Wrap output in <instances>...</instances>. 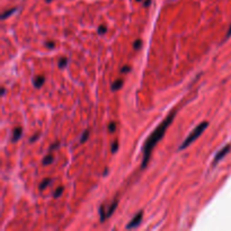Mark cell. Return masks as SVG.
<instances>
[{
	"label": "cell",
	"instance_id": "6da1fadb",
	"mask_svg": "<svg viewBox=\"0 0 231 231\" xmlns=\"http://www.w3.org/2000/svg\"><path fill=\"white\" fill-rule=\"evenodd\" d=\"M175 116H176V109H173V110L167 115V117H166L163 122L160 123V124L153 130V132L148 136V139H147L144 146H143V149H142V151H143V160H142V163H141V168L144 169V168L147 167L150 158H151L152 150L157 146V143L163 139V136L165 135L167 129L169 127V125L174 121Z\"/></svg>",
	"mask_w": 231,
	"mask_h": 231
},
{
	"label": "cell",
	"instance_id": "7a4b0ae2",
	"mask_svg": "<svg viewBox=\"0 0 231 231\" xmlns=\"http://www.w3.org/2000/svg\"><path fill=\"white\" fill-rule=\"evenodd\" d=\"M209 126V122H206V121H204V122H202V123H200L192 132L190 133V135L187 136L184 141H183V143L179 146V148H178V150H184V149H186L190 144H192L198 136L201 135L202 133L204 132V130L206 129Z\"/></svg>",
	"mask_w": 231,
	"mask_h": 231
},
{
	"label": "cell",
	"instance_id": "3957f363",
	"mask_svg": "<svg viewBox=\"0 0 231 231\" xmlns=\"http://www.w3.org/2000/svg\"><path fill=\"white\" fill-rule=\"evenodd\" d=\"M231 149V146L230 144H227L226 147H223L222 149L220 150L219 152H217V154L214 156V159H213V163H212V166L214 167V166H217V163H220L224 157H226V154H228V152L230 151Z\"/></svg>",
	"mask_w": 231,
	"mask_h": 231
},
{
	"label": "cell",
	"instance_id": "277c9868",
	"mask_svg": "<svg viewBox=\"0 0 231 231\" xmlns=\"http://www.w3.org/2000/svg\"><path fill=\"white\" fill-rule=\"evenodd\" d=\"M142 217H143V212L142 211H140L138 214H136L135 217H133L129 223H127V226H126V229H129V230H131V229H134L136 228L139 224H140V222H141V220H142Z\"/></svg>",
	"mask_w": 231,
	"mask_h": 231
},
{
	"label": "cell",
	"instance_id": "5b68a950",
	"mask_svg": "<svg viewBox=\"0 0 231 231\" xmlns=\"http://www.w3.org/2000/svg\"><path fill=\"white\" fill-rule=\"evenodd\" d=\"M117 204H119V201H117V200H114V201L112 202V204L105 210V217H106V219H108V217L114 213V211H115L116 207H117Z\"/></svg>",
	"mask_w": 231,
	"mask_h": 231
},
{
	"label": "cell",
	"instance_id": "8992f818",
	"mask_svg": "<svg viewBox=\"0 0 231 231\" xmlns=\"http://www.w3.org/2000/svg\"><path fill=\"white\" fill-rule=\"evenodd\" d=\"M44 81H45V78L43 76H37V77H35L33 79V85L36 88H41L42 86H43V83H44Z\"/></svg>",
	"mask_w": 231,
	"mask_h": 231
},
{
	"label": "cell",
	"instance_id": "52a82bcc",
	"mask_svg": "<svg viewBox=\"0 0 231 231\" xmlns=\"http://www.w3.org/2000/svg\"><path fill=\"white\" fill-rule=\"evenodd\" d=\"M22 133H23V130L22 127H16L14 129V132H13V138H12V141L13 142H16L18 141L20 138H22Z\"/></svg>",
	"mask_w": 231,
	"mask_h": 231
},
{
	"label": "cell",
	"instance_id": "ba28073f",
	"mask_svg": "<svg viewBox=\"0 0 231 231\" xmlns=\"http://www.w3.org/2000/svg\"><path fill=\"white\" fill-rule=\"evenodd\" d=\"M123 86V80L122 79H116L115 81L112 83V90L113 91H116L119 89H121V87Z\"/></svg>",
	"mask_w": 231,
	"mask_h": 231
},
{
	"label": "cell",
	"instance_id": "9c48e42d",
	"mask_svg": "<svg viewBox=\"0 0 231 231\" xmlns=\"http://www.w3.org/2000/svg\"><path fill=\"white\" fill-rule=\"evenodd\" d=\"M53 161H54V157H53L52 154H49V156L44 157V159H43V165L47 166V165H51Z\"/></svg>",
	"mask_w": 231,
	"mask_h": 231
},
{
	"label": "cell",
	"instance_id": "30bf717a",
	"mask_svg": "<svg viewBox=\"0 0 231 231\" xmlns=\"http://www.w3.org/2000/svg\"><path fill=\"white\" fill-rule=\"evenodd\" d=\"M51 182H52V179H50V178H46V179H44L41 184H40V190H43L44 188H45V187H47V186L51 184Z\"/></svg>",
	"mask_w": 231,
	"mask_h": 231
},
{
	"label": "cell",
	"instance_id": "8fae6325",
	"mask_svg": "<svg viewBox=\"0 0 231 231\" xmlns=\"http://www.w3.org/2000/svg\"><path fill=\"white\" fill-rule=\"evenodd\" d=\"M16 10H17V8H13V9H10V10H7V12H5L3 14L1 15V19H6V18H8L9 16H12V15L14 14Z\"/></svg>",
	"mask_w": 231,
	"mask_h": 231
},
{
	"label": "cell",
	"instance_id": "7c38bea8",
	"mask_svg": "<svg viewBox=\"0 0 231 231\" xmlns=\"http://www.w3.org/2000/svg\"><path fill=\"white\" fill-rule=\"evenodd\" d=\"M67 64H68V59L67 58H62V59H60V61H59V68L63 69L67 67Z\"/></svg>",
	"mask_w": 231,
	"mask_h": 231
},
{
	"label": "cell",
	"instance_id": "4fadbf2b",
	"mask_svg": "<svg viewBox=\"0 0 231 231\" xmlns=\"http://www.w3.org/2000/svg\"><path fill=\"white\" fill-rule=\"evenodd\" d=\"M88 136H89V131H88V130H86V131L83 132L82 136L80 138V143H83V142H86V141H87V139H88Z\"/></svg>",
	"mask_w": 231,
	"mask_h": 231
},
{
	"label": "cell",
	"instance_id": "5bb4252c",
	"mask_svg": "<svg viewBox=\"0 0 231 231\" xmlns=\"http://www.w3.org/2000/svg\"><path fill=\"white\" fill-rule=\"evenodd\" d=\"M62 193H63V187H59V188H58V190H56L54 193H53V197H55V198L60 197Z\"/></svg>",
	"mask_w": 231,
	"mask_h": 231
},
{
	"label": "cell",
	"instance_id": "9a60e30c",
	"mask_svg": "<svg viewBox=\"0 0 231 231\" xmlns=\"http://www.w3.org/2000/svg\"><path fill=\"white\" fill-rule=\"evenodd\" d=\"M115 130H116V123L115 122H112L109 123L108 125V131L110 133H113V132H115Z\"/></svg>",
	"mask_w": 231,
	"mask_h": 231
},
{
	"label": "cell",
	"instance_id": "2e32d148",
	"mask_svg": "<svg viewBox=\"0 0 231 231\" xmlns=\"http://www.w3.org/2000/svg\"><path fill=\"white\" fill-rule=\"evenodd\" d=\"M141 46H142V42H141V40H136V41L134 42V44H133L134 50H139Z\"/></svg>",
	"mask_w": 231,
	"mask_h": 231
},
{
	"label": "cell",
	"instance_id": "e0dca14e",
	"mask_svg": "<svg viewBox=\"0 0 231 231\" xmlns=\"http://www.w3.org/2000/svg\"><path fill=\"white\" fill-rule=\"evenodd\" d=\"M117 149H119V142H117V141H114L113 144H112V152L115 153V152L117 151Z\"/></svg>",
	"mask_w": 231,
	"mask_h": 231
},
{
	"label": "cell",
	"instance_id": "ac0fdd59",
	"mask_svg": "<svg viewBox=\"0 0 231 231\" xmlns=\"http://www.w3.org/2000/svg\"><path fill=\"white\" fill-rule=\"evenodd\" d=\"M106 26H100V27L98 28V33L99 34H104V33H106Z\"/></svg>",
	"mask_w": 231,
	"mask_h": 231
},
{
	"label": "cell",
	"instance_id": "d6986e66",
	"mask_svg": "<svg viewBox=\"0 0 231 231\" xmlns=\"http://www.w3.org/2000/svg\"><path fill=\"white\" fill-rule=\"evenodd\" d=\"M46 46H47L49 49H53L55 46V43L54 42H47V43H46Z\"/></svg>",
	"mask_w": 231,
	"mask_h": 231
},
{
	"label": "cell",
	"instance_id": "ffe728a7",
	"mask_svg": "<svg viewBox=\"0 0 231 231\" xmlns=\"http://www.w3.org/2000/svg\"><path fill=\"white\" fill-rule=\"evenodd\" d=\"M129 71H130V67H123L122 70H121V72H123V73L124 72H129Z\"/></svg>",
	"mask_w": 231,
	"mask_h": 231
},
{
	"label": "cell",
	"instance_id": "44dd1931",
	"mask_svg": "<svg viewBox=\"0 0 231 231\" xmlns=\"http://www.w3.org/2000/svg\"><path fill=\"white\" fill-rule=\"evenodd\" d=\"M37 138H39V135H34L33 138H32V139H30V142H34V141H35Z\"/></svg>",
	"mask_w": 231,
	"mask_h": 231
},
{
	"label": "cell",
	"instance_id": "7402d4cb",
	"mask_svg": "<svg viewBox=\"0 0 231 231\" xmlns=\"http://www.w3.org/2000/svg\"><path fill=\"white\" fill-rule=\"evenodd\" d=\"M149 5H150V0H147V1L144 2V6H146V7H148Z\"/></svg>",
	"mask_w": 231,
	"mask_h": 231
},
{
	"label": "cell",
	"instance_id": "603a6c76",
	"mask_svg": "<svg viewBox=\"0 0 231 231\" xmlns=\"http://www.w3.org/2000/svg\"><path fill=\"white\" fill-rule=\"evenodd\" d=\"M231 35V26H230V28H229V30H228V34H227V37H229Z\"/></svg>",
	"mask_w": 231,
	"mask_h": 231
},
{
	"label": "cell",
	"instance_id": "cb8c5ba5",
	"mask_svg": "<svg viewBox=\"0 0 231 231\" xmlns=\"http://www.w3.org/2000/svg\"><path fill=\"white\" fill-rule=\"evenodd\" d=\"M3 95H5V87L1 88V96H3Z\"/></svg>",
	"mask_w": 231,
	"mask_h": 231
},
{
	"label": "cell",
	"instance_id": "d4e9b609",
	"mask_svg": "<svg viewBox=\"0 0 231 231\" xmlns=\"http://www.w3.org/2000/svg\"><path fill=\"white\" fill-rule=\"evenodd\" d=\"M46 2H51V1H53V0H45Z\"/></svg>",
	"mask_w": 231,
	"mask_h": 231
},
{
	"label": "cell",
	"instance_id": "484cf974",
	"mask_svg": "<svg viewBox=\"0 0 231 231\" xmlns=\"http://www.w3.org/2000/svg\"><path fill=\"white\" fill-rule=\"evenodd\" d=\"M136 1H142V0H136Z\"/></svg>",
	"mask_w": 231,
	"mask_h": 231
}]
</instances>
